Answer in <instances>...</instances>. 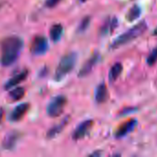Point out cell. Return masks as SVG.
<instances>
[{
	"label": "cell",
	"mask_w": 157,
	"mask_h": 157,
	"mask_svg": "<svg viewBox=\"0 0 157 157\" xmlns=\"http://www.w3.org/2000/svg\"><path fill=\"white\" fill-rule=\"evenodd\" d=\"M23 48V40L18 36H9L1 42V57L2 65L9 66L13 64L21 52Z\"/></svg>",
	"instance_id": "6da1fadb"
},
{
	"label": "cell",
	"mask_w": 157,
	"mask_h": 157,
	"mask_svg": "<svg viewBox=\"0 0 157 157\" xmlns=\"http://www.w3.org/2000/svg\"><path fill=\"white\" fill-rule=\"evenodd\" d=\"M147 29V25L144 21L140 22L139 24H137L136 26H134L133 28L130 29L129 30H127L125 33L121 34V36H119L111 44V48L116 49L119 48L133 40H135L136 38L140 37L142 34H144L145 32V30Z\"/></svg>",
	"instance_id": "7a4b0ae2"
},
{
	"label": "cell",
	"mask_w": 157,
	"mask_h": 157,
	"mask_svg": "<svg viewBox=\"0 0 157 157\" xmlns=\"http://www.w3.org/2000/svg\"><path fill=\"white\" fill-rule=\"evenodd\" d=\"M76 59H77V56L74 52L68 53L61 59L57 66L55 75H54V78L56 81L63 80L69 73L72 72V70L75 68Z\"/></svg>",
	"instance_id": "3957f363"
},
{
	"label": "cell",
	"mask_w": 157,
	"mask_h": 157,
	"mask_svg": "<svg viewBox=\"0 0 157 157\" xmlns=\"http://www.w3.org/2000/svg\"><path fill=\"white\" fill-rule=\"evenodd\" d=\"M67 103V99L64 96H57L52 99V101L47 106V114L52 118H56L60 116Z\"/></svg>",
	"instance_id": "277c9868"
},
{
	"label": "cell",
	"mask_w": 157,
	"mask_h": 157,
	"mask_svg": "<svg viewBox=\"0 0 157 157\" xmlns=\"http://www.w3.org/2000/svg\"><path fill=\"white\" fill-rule=\"evenodd\" d=\"M49 49V42L48 40L44 36H37L34 38L31 43L30 52L34 55H43L47 52Z\"/></svg>",
	"instance_id": "5b68a950"
},
{
	"label": "cell",
	"mask_w": 157,
	"mask_h": 157,
	"mask_svg": "<svg viewBox=\"0 0 157 157\" xmlns=\"http://www.w3.org/2000/svg\"><path fill=\"white\" fill-rule=\"evenodd\" d=\"M93 126V121L92 120H87L83 121L82 123H80L77 128L75 130V132H73V139L77 141L80 139H83L90 131V129Z\"/></svg>",
	"instance_id": "8992f818"
},
{
	"label": "cell",
	"mask_w": 157,
	"mask_h": 157,
	"mask_svg": "<svg viewBox=\"0 0 157 157\" xmlns=\"http://www.w3.org/2000/svg\"><path fill=\"white\" fill-rule=\"evenodd\" d=\"M29 109V105L28 103H21V104L17 105L9 115L10 121L17 122V121H19L20 120H22L24 118V116L26 115V113L28 112Z\"/></svg>",
	"instance_id": "52a82bcc"
},
{
	"label": "cell",
	"mask_w": 157,
	"mask_h": 157,
	"mask_svg": "<svg viewBox=\"0 0 157 157\" xmlns=\"http://www.w3.org/2000/svg\"><path fill=\"white\" fill-rule=\"evenodd\" d=\"M98 58H99V56L98 54H95L91 58H89L86 61V63L81 67L79 73H78V76L79 77H86V75H88L91 73V71L93 70L94 66L98 62Z\"/></svg>",
	"instance_id": "ba28073f"
},
{
	"label": "cell",
	"mask_w": 157,
	"mask_h": 157,
	"mask_svg": "<svg viewBox=\"0 0 157 157\" xmlns=\"http://www.w3.org/2000/svg\"><path fill=\"white\" fill-rule=\"evenodd\" d=\"M137 125V121L136 120H131L127 122H125L123 125H121L119 130L116 132V138H122L128 135L130 132H132Z\"/></svg>",
	"instance_id": "9c48e42d"
},
{
	"label": "cell",
	"mask_w": 157,
	"mask_h": 157,
	"mask_svg": "<svg viewBox=\"0 0 157 157\" xmlns=\"http://www.w3.org/2000/svg\"><path fill=\"white\" fill-rule=\"evenodd\" d=\"M28 74H29V72H28L27 70H25V71H22V72H20L19 74L14 75L12 78H10V79L6 83V85H5V89H11V88L17 86L18 84H20L21 82H23V81L27 78Z\"/></svg>",
	"instance_id": "30bf717a"
},
{
	"label": "cell",
	"mask_w": 157,
	"mask_h": 157,
	"mask_svg": "<svg viewBox=\"0 0 157 157\" xmlns=\"http://www.w3.org/2000/svg\"><path fill=\"white\" fill-rule=\"evenodd\" d=\"M19 135L20 134L18 132H13L7 134L6 136V138L4 139V141H3V144H2L3 147L5 149H6V150L13 149L16 146V144H17V141L19 139Z\"/></svg>",
	"instance_id": "8fae6325"
},
{
	"label": "cell",
	"mask_w": 157,
	"mask_h": 157,
	"mask_svg": "<svg viewBox=\"0 0 157 157\" xmlns=\"http://www.w3.org/2000/svg\"><path fill=\"white\" fill-rule=\"evenodd\" d=\"M108 98V88L107 86L102 83L99 86H97L96 92H95V99L98 104L104 103Z\"/></svg>",
	"instance_id": "7c38bea8"
},
{
	"label": "cell",
	"mask_w": 157,
	"mask_h": 157,
	"mask_svg": "<svg viewBox=\"0 0 157 157\" xmlns=\"http://www.w3.org/2000/svg\"><path fill=\"white\" fill-rule=\"evenodd\" d=\"M68 123V118H66V119H64V120H63V121L62 122H60L59 124H57V125H55V126H53L52 129H50V131L47 132V138H49V139H52V138H54V137H56L63 130V128L66 126V124Z\"/></svg>",
	"instance_id": "4fadbf2b"
},
{
	"label": "cell",
	"mask_w": 157,
	"mask_h": 157,
	"mask_svg": "<svg viewBox=\"0 0 157 157\" xmlns=\"http://www.w3.org/2000/svg\"><path fill=\"white\" fill-rule=\"evenodd\" d=\"M63 33V27L61 24H54L50 29V37L53 42H57Z\"/></svg>",
	"instance_id": "5bb4252c"
},
{
	"label": "cell",
	"mask_w": 157,
	"mask_h": 157,
	"mask_svg": "<svg viewBox=\"0 0 157 157\" xmlns=\"http://www.w3.org/2000/svg\"><path fill=\"white\" fill-rule=\"evenodd\" d=\"M121 72H122V64L120 63H115L110 68L109 73V82H111V83L115 82L119 78Z\"/></svg>",
	"instance_id": "9a60e30c"
},
{
	"label": "cell",
	"mask_w": 157,
	"mask_h": 157,
	"mask_svg": "<svg viewBox=\"0 0 157 157\" xmlns=\"http://www.w3.org/2000/svg\"><path fill=\"white\" fill-rule=\"evenodd\" d=\"M9 98L14 101L20 100L25 96V88L24 87H13L11 91H9Z\"/></svg>",
	"instance_id": "2e32d148"
},
{
	"label": "cell",
	"mask_w": 157,
	"mask_h": 157,
	"mask_svg": "<svg viewBox=\"0 0 157 157\" xmlns=\"http://www.w3.org/2000/svg\"><path fill=\"white\" fill-rule=\"evenodd\" d=\"M141 13H142L141 7L139 6L135 5L129 10V12L126 16V18L129 21H134L135 19H137L141 16Z\"/></svg>",
	"instance_id": "e0dca14e"
},
{
	"label": "cell",
	"mask_w": 157,
	"mask_h": 157,
	"mask_svg": "<svg viewBox=\"0 0 157 157\" xmlns=\"http://www.w3.org/2000/svg\"><path fill=\"white\" fill-rule=\"evenodd\" d=\"M116 26H117V19L115 17H113L111 20H109L107 22V24L104 25V27L102 28V30L101 31L103 33H106L107 34L109 31H112L116 28Z\"/></svg>",
	"instance_id": "ac0fdd59"
},
{
	"label": "cell",
	"mask_w": 157,
	"mask_h": 157,
	"mask_svg": "<svg viewBox=\"0 0 157 157\" xmlns=\"http://www.w3.org/2000/svg\"><path fill=\"white\" fill-rule=\"evenodd\" d=\"M157 62V47L155 48L147 58V63L149 65H154Z\"/></svg>",
	"instance_id": "d6986e66"
},
{
	"label": "cell",
	"mask_w": 157,
	"mask_h": 157,
	"mask_svg": "<svg viewBox=\"0 0 157 157\" xmlns=\"http://www.w3.org/2000/svg\"><path fill=\"white\" fill-rule=\"evenodd\" d=\"M90 24V17H86L80 23L79 27H78V31L79 32H84L89 26Z\"/></svg>",
	"instance_id": "ffe728a7"
},
{
	"label": "cell",
	"mask_w": 157,
	"mask_h": 157,
	"mask_svg": "<svg viewBox=\"0 0 157 157\" xmlns=\"http://www.w3.org/2000/svg\"><path fill=\"white\" fill-rule=\"evenodd\" d=\"M60 1L61 0H47L46 1V6L48 7H53L56 5H58L60 3Z\"/></svg>",
	"instance_id": "44dd1931"
},
{
	"label": "cell",
	"mask_w": 157,
	"mask_h": 157,
	"mask_svg": "<svg viewBox=\"0 0 157 157\" xmlns=\"http://www.w3.org/2000/svg\"><path fill=\"white\" fill-rule=\"evenodd\" d=\"M102 154L101 153H99V152H95V153H93V154H91L90 155V156H100Z\"/></svg>",
	"instance_id": "7402d4cb"
},
{
	"label": "cell",
	"mask_w": 157,
	"mask_h": 157,
	"mask_svg": "<svg viewBox=\"0 0 157 157\" xmlns=\"http://www.w3.org/2000/svg\"><path fill=\"white\" fill-rule=\"evenodd\" d=\"M3 113H4V112H3V110L1 109V110H0V122H1V120H2V118H3Z\"/></svg>",
	"instance_id": "603a6c76"
},
{
	"label": "cell",
	"mask_w": 157,
	"mask_h": 157,
	"mask_svg": "<svg viewBox=\"0 0 157 157\" xmlns=\"http://www.w3.org/2000/svg\"><path fill=\"white\" fill-rule=\"evenodd\" d=\"M154 35H157V29H155V31H154Z\"/></svg>",
	"instance_id": "cb8c5ba5"
},
{
	"label": "cell",
	"mask_w": 157,
	"mask_h": 157,
	"mask_svg": "<svg viewBox=\"0 0 157 157\" xmlns=\"http://www.w3.org/2000/svg\"><path fill=\"white\" fill-rule=\"evenodd\" d=\"M80 2H82V3H85L86 1H87V0H79Z\"/></svg>",
	"instance_id": "d4e9b609"
}]
</instances>
